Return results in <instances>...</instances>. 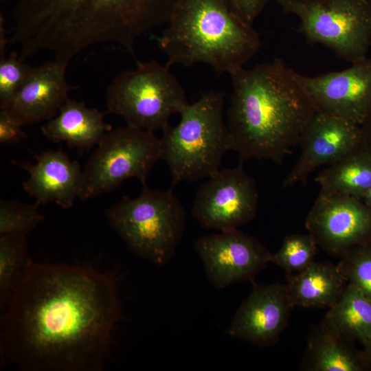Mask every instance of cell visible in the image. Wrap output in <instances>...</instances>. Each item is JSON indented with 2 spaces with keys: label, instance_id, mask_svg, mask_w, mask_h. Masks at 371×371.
<instances>
[{
  "label": "cell",
  "instance_id": "obj_1",
  "mask_svg": "<svg viewBox=\"0 0 371 371\" xmlns=\"http://www.w3.org/2000/svg\"><path fill=\"white\" fill-rule=\"evenodd\" d=\"M121 315L111 273L30 260L1 317V365L102 371Z\"/></svg>",
  "mask_w": 371,
  "mask_h": 371
},
{
  "label": "cell",
  "instance_id": "obj_2",
  "mask_svg": "<svg viewBox=\"0 0 371 371\" xmlns=\"http://www.w3.org/2000/svg\"><path fill=\"white\" fill-rule=\"evenodd\" d=\"M178 0H17L8 41L25 60L41 50L68 65L82 50L115 43L137 58L136 41L166 24Z\"/></svg>",
  "mask_w": 371,
  "mask_h": 371
},
{
  "label": "cell",
  "instance_id": "obj_3",
  "mask_svg": "<svg viewBox=\"0 0 371 371\" xmlns=\"http://www.w3.org/2000/svg\"><path fill=\"white\" fill-rule=\"evenodd\" d=\"M230 76L225 121L230 151L238 154L240 164L251 158L281 164L317 111L295 71L276 58Z\"/></svg>",
  "mask_w": 371,
  "mask_h": 371
},
{
  "label": "cell",
  "instance_id": "obj_4",
  "mask_svg": "<svg viewBox=\"0 0 371 371\" xmlns=\"http://www.w3.org/2000/svg\"><path fill=\"white\" fill-rule=\"evenodd\" d=\"M158 38L167 65L210 66L233 74L258 52L259 34L241 20L226 0H178Z\"/></svg>",
  "mask_w": 371,
  "mask_h": 371
},
{
  "label": "cell",
  "instance_id": "obj_5",
  "mask_svg": "<svg viewBox=\"0 0 371 371\" xmlns=\"http://www.w3.org/2000/svg\"><path fill=\"white\" fill-rule=\"evenodd\" d=\"M224 98L222 92L203 93L181 111L176 126L162 130L161 159L169 168L172 188L183 181L209 178L220 170L224 154L230 150Z\"/></svg>",
  "mask_w": 371,
  "mask_h": 371
},
{
  "label": "cell",
  "instance_id": "obj_6",
  "mask_svg": "<svg viewBox=\"0 0 371 371\" xmlns=\"http://www.w3.org/2000/svg\"><path fill=\"white\" fill-rule=\"evenodd\" d=\"M106 221L128 249L158 266L167 264L183 236L186 212L172 188L142 185L135 198L123 196L106 211Z\"/></svg>",
  "mask_w": 371,
  "mask_h": 371
},
{
  "label": "cell",
  "instance_id": "obj_7",
  "mask_svg": "<svg viewBox=\"0 0 371 371\" xmlns=\"http://www.w3.org/2000/svg\"><path fill=\"white\" fill-rule=\"evenodd\" d=\"M137 68L120 73L107 88L108 113L127 125L150 132L164 130L171 116L189 104L186 92L167 65L137 62Z\"/></svg>",
  "mask_w": 371,
  "mask_h": 371
},
{
  "label": "cell",
  "instance_id": "obj_8",
  "mask_svg": "<svg viewBox=\"0 0 371 371\" xmlns=\"http://www.w3.org/2000/svg\"><path fill=\"white\" fill-rule=\"evenodd\" d=\"M299 19L297 30L351 63L367 57L371 46V0H275Z\"/></svg>",
  "mask_w": 371,
  "mask_h": 371
},
{
  "label": "cell",
  "instance_id": "obj_9",
  "mask_svg": "<svg viewBox=\"0 0 371 371\" xmlns=\"http://www.w3.org/2000/svg\"><path fill=\"white\" fill-rule=\"evenodd\" d=\"M161 159V142L154 132L126 125L108 131L98 144L83 170L80 199L110 192L128 179L142 184Z\"/></svg>",
  "mask_w": 371,
  "mask_h": 371
},
{
  "label": "cell",
  "instance_id": "obj_10",
  "mask_svg": "<svg viewBox=\"0 0 371 371\" xmlns=\"http://www.w3.org/2000/svg\"><path fill=\"white\" fill-rule=\"evenodd\" d=\"M258 192L243 164L218 170L197 190L192 216L202 227L227 231L238 229L256 216Z\"/></svg>",
  "mask_w": 371,
  "mask_h": 371
},
{
  "label": "cell",
  "instance_id": "obj_11",
  "mask_svg": "<svg viewBox=\"0 0 371 371\" xmlns=\"http://www.w3.org/2000/svg\"><path fill=\"white\" fill-rule=\"evenodd\" d=\"M194 249L208 282L216 289L251 280L272 256L255 237L238 229L201 236Z\"/></svg>",
  "mask_w": 371,
  "mask_h": 371
},
{
  "label": "cell",
  "instance_id": "obj_12",
  "mask_svg": "<svg viewBox=\"0 0 371 371\" xmlns=\"http://www.w3.org/2000/svg\"><path fill=\"white\" fill-rule=\"evenodd\" d=\"M305 225L317 245L344 254L371 232V210L357 198L321 188Z\"/></svg>",
  "mask_w": 371,
  "mask_h": 371
},
{
  "label": "cell",
  "instance_id": "obj_13",
  "mask_svg": "<svg viewBox=\"0 0 371 371\" xmlns=\"http://www.w3.org/2000/svg\"><path fill=\"white\" fill-rule=\"evenodd\" d=\"M295 76L317 111L361 125L371 111V58L344 70Z\"/></svg>",
  "mask_w": 371,
  "mask_h": 371
},
{
  "label": "cell",
  "instance_id": "obj_14",
  "mask_svg": "<svg viewBox=\"0 0 371 371\" xmlns=\"http://www.w3.org/2000/svg\"><path fill=\"white\" fill-rule=\"evenodd\" d=\"M359 125L317 111L301 137L300 155L283 181L286 188L304 183L310 174L322 166L337 161L360 145Z\"/></svg>",
  "mask_w": 371,
  "mask_h": 371
},
{
  "label": "cell",
  "instance_id": "obj_15",
  "mask_svg": "<svg viewBox=\"0 0 371 371\" xmlns=\"http://www.w3.org/2000/svg\"><path fill=\"white\" fill-rule=\"evenodd\" d=\"M287 284H256L234 314L229 335L259 346L273 344L292 308Z\"/></svg>",
  "mask_w": 371,
  "mask_h": 371
},
{
  "label": "cell",
  "instance_id": "obj_16",
  "mask_svg": "<svg viewBox=\"0 0 371 371\" xmlns=\"http://www.w3.org/2000/svg\"><path fill=\"white\" fill-rule=\"evenodd\" d=\"M67 67L54 59L32 67L14 96L0 104V109L23 126L52 119L69 99V92L77 88L66 80Z\"/></svg>",
  "mask_w": 371,
  "mask_h": 371
},
{
  "label": "cell",
  "instance_id": "obj_17",
  "mask_svg": "<svg viewBox=\"0 0 371 371\" xmlns=\"http://www.w3.org/2000/svg\"><path fill=\"white\" fill-rule=\"evenodd\" d=\"M36 163H12L25 170L29 178L24 190L39 206L54 202L63 209L71 207L83 189V170L76 160H70L61 150H47L35 155Z\"/></svg>",
  "mask_w": 371,
  "mask_h": 371
},
{
  "label": "cell",
  "instance_id": "obj_18",
  "mask_svg": "<svg viewBox=\"0 0 371 371\" xmlns=\"http://www.w3.org/2000/svg\"><path fill=\"white\" fill-rule=\"evenodd\" d=\"M104 114L89 108L82 102L68 99L57 115L41 127L42 133L51 141L65 142L73 148L89 150L112 129L104 120Z\"/></svg>",
  "mask_w": 371,
  "mask_h": 371
},
{
  "label": "cell",
  "instance_id": "obj_19",
  "mask_svg": "<svg viewBox=\"0 0 371 371\" xmlns=\"http://www.w3.org/2000/svg\"><path fill=\"white\" fill-rule=\"evenodd\" d=\"M346 280L340 266L313 261L292 276L287 286L294 306L330 308L341 295Z\"/></svg>",
  "mask_w": 371,
  "mask_h": 371
},
{
  "label": "cell",
  "instance_id": "obj_20",
  "mask_svg": "<svg viewBox=\"0 0 371 371\" xmlns=\"http://www.w3.org/2000/svg\"><path fill=\"white\" fill-rule=\"evenodd\" d=\"M359 146L316 176L322 189L363 197L371 187V150H360Z\"/></svg>",
  "mask_w": 371,
  "mask_h": 371
},
{
  "label": "cell",
  "instance_id": "obj_21",
  "mask_svg": "<svg viewBox=\"0 0 371 371\" xmlns=\"http://www.w3.org/2000/svg\"><path fill=\"white\" fill-rule=\"evenodd\" d=\"M330 332L364 344L371 337V301L348 282L326 317Z\"/></svg>",
  "mask_w": 371,
  "mask_h": 371
},
{
  "label": "cell",
  "instance_id": "obj_22",
  "mask_svg": "<svg viewBox=\"0 0 371 371\" xmlns=\"http://www.w3.org/2000/svg\"><path fill=\"white\" fill-rule=\"evenodd\" d=\"M31 259L27 235H0V308L3 311Z\"/></svg>",
  "mask_w": 371,
  "mask_h": 371
},
{
  "label": "cell",
  "instance_id": "obj_23",
  "mask_svg": "<svg viewBox=\"0 0 371 371\" xmlns=\"http://www.w3.org/2000/svg\"><path fill=\"white\" fill-rule=\"evenodd\" d=\"M313 368L318 371H359L357 359L334 335H322L313 346Z\"/></svg>",
  "mask_w": 371,
  "mask_h": 371
},
{
  "label": "cell",
  "instance_id": "obj_24",
  "mask_svg": "<svg viewBox=\"0 0 371 371\" xmlns=\"http://www.w3.org/2000/svg\"><path fill=\"white\" fill-rule=\"evenodd\" d=\"M317 246L310 234L288 236L272 254L271 262L288 272H299L313 262Z\"/></svg>",
  "mask_w": 371,
  "mask_h": 371
},
{
  "label": "cell",
  "instance_id": "obj_25",
  "mask_svg": "<svg viewBox=\"0 0 371 371\" xmlns=\"http://www.w3.org/2000/svg\"><path fill=\"white\" fill-rule=\"evenodd\" d=\"M39 205L26 204L16 200L0 202V235L25 234L44 220Z\"/></svg>",
  "mask_w": 371,
  "mask_h": 371
},
{
  "label": "cell",
  "instance_id": "obj_26",
  "mask_svg": "<svg viewBox=\"0 0 371 371\" xmlns=\"http://www.w3.org/2000/svg\"><path fill=\"white\" fill-rule=\"evenodd\" d=\"M344 255L339 266L346 280L371 301V247H355Z\"/></svg>",
  "mask_w": 371,
  "mask_h": 371
},
{
  "label": "cell",
  "instance_id": "obj_27",
  "mask_svg": "<svg viewBox=\"0 0 371 371\" xmlns=\"http://www.w3.org/2000/svg\"><path fill=\"white\" fill-rule=\"evenodd\" d=\"M32 66L20 59L14 52L0 60V104L8 102L29 74Z\"/></svg>",
  "mask_w": 371,
  "mask_h": 371
},
{
  "label": "cell",
  "instance_id": "obj_28",
  "mask_svg": "<svg viewBox=\"0 0 371 371\" xmlns=\"http://www.w3.org/2000/svg\"><path fill=\"white\" fill-rule=\"evenodd\" d=\"M271 1L272 0H226L237 16L251 25Z\"/></svg>",
  "mask_w": 371,
  "mask_h": 371
},
{
  "label": "cell",
  "instance_id": "obj_29",
  "mask_svg": "<svg viewBox=\"0 0 371 371\" xmlns=\"http://www.w3.org/2000/svg\"><path fill=\"white\" fill-rule=\"evenodd\" d=\"M23 126L7 112L0 111V144L10 145L20 142L26 137Z\"/></svg>",
  "mask_w": 371,
  "mask_h": 371
},
{
  "label": "cell",
  "instance_id": "obj_30",
  "mask_svg": "<svg viewBox=\"0 0 371 371\" xmlns=\"http://www.w3.org/2000/svg\"><path fill=\"white\" fill-rule=\"evenodd\" d=\"M360 126H362L361 128H360L361 143H371V111Z\"/></svg>",
  "mask_w": 371,
  "mask_h": 371
},
{
  "label": "cell",
  "instance_id": "obj_31",
  "mask_svg": "<svg viewBox=\"0 0 371 371\" xmlns=\"http://www.w3.org/2000/svg\"><path fill=\"white\" fill-rule=\"evenodd\" d=\"M0 21V58H3L5 57V48L6 45L8 43V38H7L5 34L3 23L4 20L2 19V15H1Z\"/></svg>",
  "mask_w": 371,
  "mask_h": 371
},
{
  "label": "cell",
  "instance_id": "obj_32",
  "mask_svg": "<svg viewBox=\"0 0 371 371\" xmlns=\"http://www.w3.org/2000/svg\"><path fill=\"white\" fill-rule=\"evenodd\" d=\"M366 357L371 360V337L363 344Z\"/></svg>",
  "mask_w": 371,
  "mask_h": 371
},
{
  "label": "cell",
  "instance_id": "obj_33",
  "mask_svg": "<svg viewBox=\"0 0 371 371\" xmlns=\"http://www.w3.org/2000/svg\"><path fill=\"white\" fill-rule=\"evenodd\" d=\"M363 198L366 200V206L371 210V187L366 191Z\"/></svg>",
  "mask_w": 371,
  "mask_h": 371
}]
</instances>
